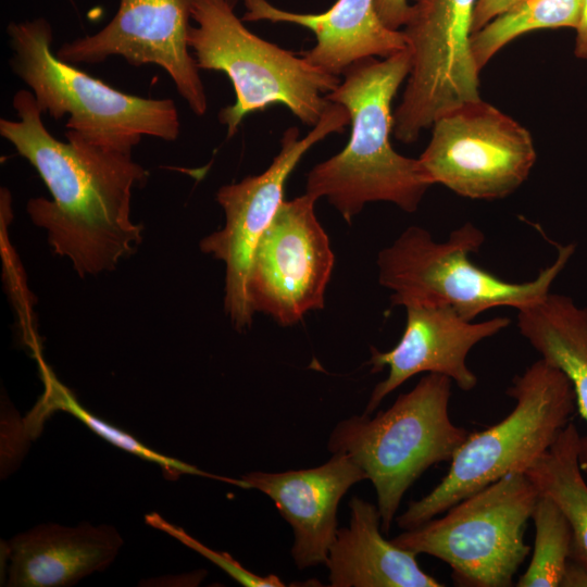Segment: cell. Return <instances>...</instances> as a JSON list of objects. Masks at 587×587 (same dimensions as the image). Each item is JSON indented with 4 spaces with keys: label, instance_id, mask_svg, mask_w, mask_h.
I'll return each instance as SVG.
<instances>
[{
    "label": "cell",
    "instance_id": "1",
    "mask_svg": "<svg viewBox=\"0 0 587 587\" xmlns=\"http://www.w3.org/2000/svg\"><path fill=\"white\" fill-rule=\"evenodd\" d=\"M12 104L17 120L1 118L0 135L36 168L51 195L28 200L29 218L79 277L113 271L142 241L143 225L132 220L130 202L148 171L132 153L91 145L72 132L66 130V142L54 138L30 90L16 91Z\"/></svg>",
    "mask_w": 587,
    "mask_h": 587
},
{
    "label": "cell",
    "instance_id": "2",
    "mask_svg": "<svg viewBox=\"0 0 587 587\" xmlns=\"http://www.w3.org/2000/svg\"><path fill=\"white\" fill-rule=\"evenodd\" d=\"M410 70L408 47L385 59L366 58L347 67L326 95L348 110L350 137L340 152L310 170L305 193L326 198L348 224L369 202H391L412 213L433 185L419 159L401 155L390 142L391 104Z\"/></svg>",
    "mask_w": 587,
    "mask_h": 587
},
{
    "label": "cell",
    "instance_id": "3",
    "mask_svg": "<svg viewBox=\"0 0 587 587\" xmlns=\"http://www.w3.org/2000/svg\"><path fill=\"white\" fill-rule=\"evenodd\" d=\"M7 35L13 74L30 88L42 114L53 120L67 115L68 132L124 153H132L146 136L178 138L180 121L172 99L123 92L60 60L51 49L52 27L46 18L11 22Z\"/></svg>",
    "mask_w": 587,
    "mask_h": 587
},
{
    "label": "cell",
    "instance_id": "4",
    "mask_svg": "<svg viewBox=\"0 0 587 587\" xmlns=\"http://www.w3.org/2000/svg\"><path fill=\"white\" fill-rule=\"evenodd\" d=\"M507 394L515 400L514 409L499 423L469 434L441 482L397 517L401 529L428 522L509 473L525 472L551 447L576 410L570 379L541 358L515 376Z\"/></svg>",
    "mask_w": 587,
    "mask_h": 587
},
{
    "label": "cell",
    "instance_id": "5",
    "mask_svg": "<svg viewBox=\"0 0 587 587\" xmlns=\"http://www.w3.org/2000/svg\"><path fill=\"white\" fill-rule=\"evenodd\" d=\"M188 42L200 70L223 72L235 102L218 112L233 137L243 118L272 104L285 105L313 127L330 101L326 95L340 77L251 33L224 0H195Z\"/></svg>",
    "mask_w": 587,
    "mask_h": 587
},
{
    "label": "cell",
    "instance_id": "6",
    "mask_svg": "<svg viewBox=\"0 0 587 587\" xmlns=\"http://www.w3.org/2000/svg\"><path fill=\"white\" fill-rule=\"evenodd\" d=\"M450 397L451 379L427 373L387 410L347 417L329 435V452L348 453L372 482L384 534L411 485L432 465L451 461L470 434L451 422Z\"/></svg>",
    "mask_w": 587,
    "mask_h": 587
},
{
    "label": "cell",
    "instance_id": "7",
    "mask_svg": "<svg viewBox=\"0 0 587 587\" xmlns=\"http://www.w3.org/2000/svg\"><path fill=\"white\" fill-rule=\"evenodd\" d=\"M484 240L483 232L472 223L452 230L441 242L428 230L411 226L379 251V284L392 291V305H446L473 321L492 308L521 310L540 301L575 252L574 243L560 246L554 262L533 280L510 283L471 261L470 254Z\"/></svg>",
    "mask_w": 587,
    "mask_h": 587
},
{
    "label": "cell",
    "instance_id": "8",
    "mask_svg": "<svg viewBox=\"0 0 587 587\" xmlns=\"http://www.w3.org/2000/svg\"><path fill=\"white\" fill-rule=\"evenodd\" d=\"M538 496L524 472L509 473L449 508L442 517L390 540L447 563L457 586L510 587L530 550L524 533Z\"/></svg>",
    "mask_w": 587,
    "mask_h": 587
},
{
    "label": "cell",
    "instance_id": "9",
    "mask_svg": "<svg viewBox=\"0 0 587 587\" xmlns=\"http://www.w3.org/2000/svg\"><path fill=\"white\" fill-rule=\"evenodd\" d=\"M477 0H411L400 29L411 70L394 112L392 135L403 143L450 110L480 99L479 70L471 49Z\"/></svg>",
    "mask_w": 587,
    "mask_h": 587
},
{
    "label": "cell",
    "instance_id": "10",
    "mask_svg": "<svg viewBox=\"0 0 587 587\" xmlns=\"http://www.w3.org/2000/svg\"><path fill=\"white\" fill-rule=\"evenodd\" d=\"M350 124L348 110L329 103L320 121L303 137L298 127L287 128L280 150L259 175L222 186L216 201L225 214V225L200 241V249L225 263L224 309L238 330L250 327L253 311L248 278L257 246L285 201V185L303 155L330 134H341Z\"/></svg>",
    "mask_w": 587,
    "mask_h": 587
},
{
    "label": "cell",
    "instance_id": "11",
    "mask_svg": "<svg viewBox=\"0 0 587 587\" xmlns=\"http://www.w3.org/2000/svg\"><path fill=\"white\" fill-rule=\"evenodd\" d=\"M432 127L419 161L433 185L459 196L505 198L527 179L536 162L530 133L482 98L450 110Z\"/></svg>",
    "mask_w": 587,
    "mask_h": 587
},
{
    "label": "cell",
    "instance_id": "12",
    "mask_svg": "<svg viewBox=\"0 0 587 587\" xmlns=\"http://www.w3.org/2000/svg\"><path fill=\"white\" fill-rule=\"evenodd\" d=\"M316 199L304 193L284 201L261 237L251 262V309L282 326L324 308L335 263L329 239L316 218Z\"/></svg>",
    "mask_w": 587,
    "mask_h": 587
},
{
    "label": "cell",
    "instance_id": "13",
    "mask_svg": "<svg viewBox=\"0 0 587 587\" xmlns=\"http://www.w3.org/2000/svg\"><path fill=\"white\" fill-rule=\"evenodd\" d=\"M193 3L120 0L115 15L103 28L61 45L55 55L74 65L121 57L133 66H160L192 113L202 116L208 111V97L188 42Z\"/></svg>",
    "mask_w": 587,
    "mask_h": 587
},
{
    "label": "cell",
    "instance_id": "14",
    "mask_svg": "<svg viewBox=\"0 0 587 587\" xmlns=\"http://www.w3.org/2000/svg\"><path fill=\"white\" fill-rule=\"evenodd\" d=\"M407 322L399 342L389 351L371 348L369 364L376 373L388 367V376L373 389L365 414H372L384 398L420 373H436L449 377L463 391L477 385L466 357L479 341L507 328L508 316L483 322L467 321L451 307H407Z\"/></svg>",
    "mask_w": 587,
    "mask_h": 587
},
{
    "label": "cell",
    "instance_id": "15",
    "mask_svg": "<svg viewBox=\"0 0 587 587\" xmlns=\"http://www.w3.org/2000/svg\"><path fill=\"white\" fill-rule=\"evenodd\" d=\"M249 488L266 495L291 526V557L299 570L325 564L337 533L341 498L365 472L344 452L332 453L320 466L285 472H249L241 477Z\"/></svg>",
    "mask_w": 587,
    "mask_h": 587
},
{
    "label": "cell",
    "instance_id": "16",
    "mask_svg": "<svg viewBox=\"0 0 587 587\" xmlns=\"http://www.w3.org/2000/svg\"><path fill=\"white\" fill-rule=\"evenodd\" d=\"M243 22L290 23L310 29L316 43L303 57L337 76L360 60L385 59L407 48L402 32L380 21L375 0H337L319 14L286 11L267 0H243Z\"/></svg>",
    "mask_w": 587,
    "mask_h": 587
},
{
    "label": "cell",
    "instance_id": "17",
    "mask_svg": "<svg viewBox=\"0 0 587 587\" xmlns=\"http://www.w3.org/2000/svg\"><path fill=\"white\" fill-rule=\"evenodd\" d=\"M123 545L109 525L87 522L77 527L38 525L7 544L10 560L7 586L64 587L104 570Z\"/></svg>",
    "mask_w": 587,
    "mask_h": 587
},
{
    "label": "cell",
    "instance_id": "18",
    "mask_svg": "<svg viewBox=\"0 0 587 587\" xmlns=\"http://www.w3.org/2000/svg\"><path fill=\"white\" fill-rule=\"evenodd\" d=\"M350 521L338 528L325 562L332 587H440L416 554L383 537L377 504L354 496Z\"/></svg>",
    "mask_w": 587,
    "mask_h": 587
},
{
    "label": "cell",
    "instance_id": "19",
    "mask_svg": "<svg viewBox=\"0 0 587 587\" xmlns=\"http://www.w3.org/2000/svg\"><path fill=\"white\" fill-rule=\"evenodd\" d=\"M517 327L541 359L570 379L576 410L587 423V309L567 296L549 292L519 310ZM579 466L587 474V435L580 437Z\"/></svg>",
    "mask_w": 587,
    "mask_h": 587
},
{
    "label": "cell",
    "instance_id": "20",
    "mask_svg": "<svg viewBox=\"0 0 587 587\" xmlns=\"http://www.w3.org/2000/svg\"><path fill=\"white\" fill-rule=\"evenodd\" d=\"M580 437L571 421L524 473L539 495L550 497L567 517L573 532L570 559L587 561V483L579 466Z\"/></svg>",
    "mask_w": 587,
    "mask_h": 587
},
{
    "label": "cell",
    "instance_id": "21",
    "mask_svg": "<svg viewBox=\"0 0 587 587\" xmlns=\"http://www.w3.org/2000/svg\"><path fill=\"white\" fill-rule=\"evenodd\" d=\"M583 0H517L483 28L472 34L471 49L480 71L516 37L536 29L576 28Z\"/></svg>",
    "mask_w": 587,
    "mask_h": 587
},
{
    "label": "cell",
    "instance_id": "22",
    "mask_svg": "<svg viewBox=\"0 0 587 587\" xmlns=\"http://www.w3.org/2000/svg\"><path fill=\"white\" fill-rule=\"evenodd\" d=\"M43 377L46 384V392L41 401L38 402L37 408H35V410L33 411L32 415L28 416V425L33 428H36L37 423L52 411H66L73 414L79 421H82L92 432H95L105 440L110 441L112 445L139 458H142L149 462H153L160 465L171 478H176L182 474H192L220 479L229 484H234L236 486L241 485L240 479L212 475L192 465L186 464L176 459L164 457L148 449L129 434L124 433L121 429L104 423L103 421L87 412L76 401L74 396L51 375V373L46 371L43 373Z\"/></svg>",
    "mask_w": 587,
    "mask_h": 587
},
{
    "label": "cell",
    "instance_id": "23",
    "mask_svg": "<svg viewBox=\"0 0 587 587\" xmlns=\"http://www.w3.org/2000/svg\"><path fill=\"white\" fill-rule=\"evenodd\" d=\"M532 519L536 530L534 551L515 586L560 587L571 557V524L558 504L545 495L538 496Z\"/></svg>",
    "mask_w": 587,
    "mask_h": 587
},
{
    "label": "cell",
    "instance_id": "24",
    "mask_svg": "<svg viewBox=\"0 0 587 587\" xmlns=\"http://www.w3.org/2000/svg\"><path fill=\"white\" fill-rule=\"evenodd\" d=\"M147 523H150L151 525L163 529L164 532L170 533L177 539H179L182 542L187 545L188 547L197 550L198 552L202 553L205 558L214 562L216 565L222 567L225 572H227L230 576H233L236 580L241 583L245 586H258V587H283L285 584L276 576V575H267V576H259L255 575L247 570H245L240 564H238L236 561L233 560L232 557L225 553H220L213 550H210L209 548L204 547L190 536H188L185 532L182 529L170 525L165 521H163L159 515L151 514L147 517Z\"/></svg>",
    "mask_w": 587,
    "mask_h": 587
},
{
    "label": "cell",
    "instance_id": "25",
    "mask_svg": "<svg viewBox=\"0 0 587 587\" xmlns=\"http://www.w3.org/2000/svg\"><path fill=\"white\" fill-rule=\"evenodd\" d=\"M380 21L392 30H400L408 17L409 0H375Z\"/></svg>",
    "mask_w": 587,
    "mask_h": 587
},
{
    "label": "cell",
    "instance_id": "26",
    "mask_svg": "<svg viewBox=\"0 0 587 587\" xmlns=\"http://www.w3.org/2000/svg\"><path fill=\"white\" fill-rule=\"evenodd\" d=\"M517 0H477L473 13L472 34L488 24Z\"/></svg>",
    "mask_w": 587,
    "mask_h": 587
},
{
    "label": "cell",
    "instance_id": "27",
    "mask_svg": "<svg viewBox=\"0 0 587 587\" xmlns=\"http://www.w3.org/2000/svg\"><path fill=\"white\" fill-rule=\"evenodd\" d=\"M560 587H587V561L569 559Z\"/></svg>",
    "mask_w": 587,
    "mask_h": 587
},
{
    "label": "cell",
    "instance_id": "28",
    "mask_svg": "<svg viewBox=\"0 0 587 587\" xmlns=\"http://www.w3.org/2000/svg\"><path fill=\"white\" fill-rule=\"evenodd\" d=\"M576 29L574 54L587 59V0H583L580 17Z\"/></svg>",
    "mask_w": 587,
    "mask_h": 587
},
{
    "label": "cell",
    "instance_id": "29",
    "mask_svg": "<svg viewBox=\"0 0 587 587\" xmlns=\"http://www.w3.org/2000/svg\"><path fill=\"white\" fill-rule=\"evenodd\" d=\"M227 4H229L232 8H236V5L238 4V2L240 0H224Z\"/></svg>",
    "mask_w": 587,
    "mask_h": 587
}]
</instances>
